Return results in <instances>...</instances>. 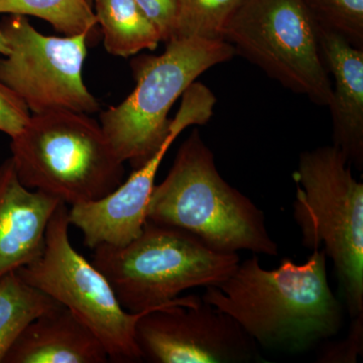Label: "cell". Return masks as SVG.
I'll list each match as a JSON object with an SVG mask.
<instances>
[{
  "label": "cell",
  "instance_id": "1",
  "mask_svg": "<svg viewBox=\"0 0 363 363\" xmlns=\"http://www.w3.org/2000/svg\"><path fill=\"white\" fill-rule=\"evenodd\" d=\"M326 259L320 248L303 264L285 257L277 269H266L253 255L225 281L206 286L202 300L233 317L257 344L305 352L337 335L343 324Z\"/></svg>",
  "mask_w": 363,
  "mask_h": 363
},
{
  "label": "cell",
  "instance_id": "2",
  "mask_svg": "<svg viewBox=\"0 0 363 363\" xmlns=\"http://www.w3.org/2000/svg\"><path fill=\"white\" fill-rule=\"evenodd\" d=\"M147 220L188 231L217 252L279 253L264 212L222 178L197 130L179 147L164 180L152 189Z\"/></svg>",
  "mask_w": 363,
  "mask_h": 363
},
{
  "label": "cell",
  "instance_id": "3",
  "mask_svg": "<svg viewBox=\"0 0 363 363\" xmlns=\"http://www.w3.org/2000/svg\"><path fill=\"white\" fill-rule=\"evenodd\" d=\"M11 140V157L21 183L68 206L104 198L124 181L125 162L90 114H32Z\"/></svg>",
  "mask_w": 363,
  "mask_h": 363
},
{
  "label": "cell",
  "instance_id": "4",
  "mask_svg": "<svg viewBox=\"0 0 363 363\" xmlns=\"http://www.w3.org/2000/svg\"><path fill=\"white\" fill-rule=\"evenodd\" d=\"M93 264L106 277L121 306L130 313L183 302L180 294L217 286L240 264L238 253L217 252L195 235L147 220L124 247L100 245Z\"/></svg>",
  "mask_w": 363,
  "mask_h": 363
},
{
  "label": "cell",
  "instance_id": "5",
  "mask_svg": "<svg viewBox=\"0 0 363 363\" xmlns=\"http://www.w3.org/2000/svg\"><path fill=\"white\" fill-rule=\"evenodd\" d=\"M294 219L303 247L333 262L351 319L363 314V184L335 145L302 152L294 173Z\"/></svg>",
  "mask_w": 363,
  "mask_h": 363
},
{
  "label": "cell",
  "instance_id": "6",
  "mask_svg": "<svg viewBox=\"0 0 363 363\" xmlns=\"http://www.w3.org/2000/svg\"><path fill=\"white\" fill-rule=\"evenodd\" d=\"M234 55L226 40L185 38L167 42L161 55L133 60L135 89L100 116L102 130L119 159L133 169L150 161L169 135L174 104L204 72Z\"/></svg>",
  "mask_w": 363,
  "mask_h": 363
},
{
  "label": "cell",
  "instance_id": "7",
  "mask_svg": "<svg viewBox=\"0 0 363 363\" xmlns=\"http://www.w3.org/2000/svg\"><path fill=\"white\" fill-rule=\"evenodd\" d=\"M69 227V207L61 203L48 225L42 255L18 269V274L76 315L104 344L109 359L143 362L136 324L143 315L157 309L126 311L106 277L73 247Z\"/></svg>",
  "mask_w": 363,
  "mask_h": 363
},
{
  "label": "cell",
  "instance_id": "8",
  "mask_svg": "<svg viewBox=\"0 0 363 363\" xmlns=\"http://www.w3.org/2000/svg\"><path fill=\"white\" fill-rule=\"evenodd\" d=\"M223 40L284 87L328 107L332 80L303 0H240Z\"/></svg>",
  "mask_w": 363,
  "mask_h": 363
},
{
  "label": "cell",
  "instance_id": "9",
  "mask_svg": "<svg viewBox=\"0 0 363 363\" xmlns=\"http://www.w3.org/2000/svg\"><path fill=\"white\" fill-rule=\"evenodd\" d=\"M9 52L0 59V81L32 114L73 111L93 114L100 104L85 85L87 35L52 37L35 30L23 16L0 23Z\"/></svg>",
  "mask_w": 363,
  "mask_h": 363
},
{
  "label": "cell",
  "instance_id": "10",
  "mask_svg": "<svg viewBox=\"0 0 363 363\" xmlns=\"http://www.w3.org/2000/svg\"><path fill=\"white\" fill-rule=\"evenodd\" d=\"M135 338L150 362L245 363L260 358L257 342L233 317L197 296L143 315Z\"/></svg>",
  "mask_w": 363,
  "mask_h": 363
},
{
  "label": "cell",
  "instance_id": "11",
  "mask_svg": "<svg viewBox=\"0 0 363 363\" xmlns=\"http://www.w3.org/2000/svg\"><path fill=\"white\" fill-rule=\"evenodd\" d=\"M215 97L206 87L193 84L182 95L180 108L171 119L169 135L154 157L104 198L72 205L70 225L77 227L86 247L100 245L121 247L143 233L147 221V206L157 171L169 147L186 128L204 125L213 116Z\"/></svg>",
  "mask_w": 363,
  "mask_h": 363
},
{
  "label": "cell",
  "instance_id": "12",
  "mask_svg": "<svg viewBox=\"0 0 363 363\" xmlns=\"http://www.w3.org/2000/svg\"><path fill=\"white\" fill-rule=\"evenodd\" d=\"M60 200L26 188L13 160L0 164V279L39 259Z\"/></svg>",
  "mask_w": 363,
  "mask_h": 363
},
{
  "label": "cell",
  "instance_id": "13",
  "mask_svg": "<svg viewBox=\"0 0 363 363\" xmlns=\"http://www.w3.org/2000/svg\"><path fill=\"white\" fill-rule=\"evenodd\" d=\"M320 51L333 77L328 107L333 126V145L350 166L363 168V50L317 26Z\"/></svg>",
  "mask_w": 363,
  "mask_h": 363
},
{
  "label": "cell",
  "instance_id": "14",
  "mask_svg": "<svg viewBox=\"0 0 363 363\" xmlns=\"http://www.w3.org/2000/svg\"><path fill=\"white\" fill-rule=\"evenodd\" d=\"M101 341L64 306L45 312L23 329L2 363H105Z\"/></svg>",
  "mask_w": 363,
  "mask_h": 363
},
{
  "label": "cell",
  "instance_id": "15",
  "mask_svg": "<svg viewBox=\"0 0 363 363\" xmlns=\"http://www.w3.org/2000/svg\"><path fill=\"white\" fill-rule=\"evenodd\" d=\"M94 6L109 54L130 58L145 50L155 51L162 42L159 30L135 0H94Z\"/></svg>",
  "mask_w": 363,
  "mask_h": 363
},
{
  "label": "cell",
  "instance_id": "16",
  "mask_svg": "<svg viewBox=\"0 0 363 363\" xmlns=\"http://www.w3.org/2000/svg\"><path fill=\"white\" fill-rule=\"evenodd\" d=\"M59 303L21 279L18 271L0 279V363L23 329Z\"/></svg>",
  "mask_w": 363,
  "mask_h": 363
},
{
  "label": "cell",
  "instance_id": "17",
  "mask_svg": "<svg viewBox=\"0 0 363 363\" xmlns=\"http://www.w3.org/2000/svg\"><path fill=\"white\" fill-rule=\"evenodd\" d=\"M0 13L35 16L63 35L89 37L98 25L87 0H0Z\"/></svg>",
  "mask_w": 363,
  "mask_h": 363
},
{
  "label": "cell",
  "instance_id": "18",
  "mask_svg": "<svg viewBox=\"0 0 363 363\" xmlns=\"http://www.w3.org/2000/svg\"><path fill=\"white\" fill-rule=\"evenodd\" d=\"M240 2V0H176L173 39L223 40L227 21Z\"/></svg>",
  "mask_w": 363,
  "mask_h": 363
},
{
  "label": "cell",
  "instance_id": "19",
  "mask_svg": "<svg viewBox=\"0 0 363 363\" xmlns=\"http://www.w3.org/2000/svg\"><path fill=\"white\" fill-rule=\"evenodd\" d=\"M317 26L363 50V0H303Z\"/></svg>",
  "mask_w": 363,
  "mask_h": 363
},
{
  "label": "cell",
  "instance_id": "20",
  "mask_svg": "<svg viewBox=\"0 0 363 363\" xmlns=\"http://www.w3.org/2000/svg\"><path fill=\"white\" fill-rule=\"evenodd\" d=\"M363 353V314L352 318L347 336L337 342L322 346L317 362L323 363H355Z\"/></svg>",
  "mask_w": 363,
  "mask_h": 363
},
{
  "label": "cell",
  "instance_id": "21",
  "mask_svg": "<svg viewBox=\"0 0 363 363\" xmlns=\"http://www.w3.org/2000/svg\"><path fill=\"white\" fill-rule=\"evenodd\" d=\"M30 116L23 100L0 81V131L13 138L23 130Z\"/></svg>",
  "mask_w": 363,
  "mask_h": 363
},
{
  "label": "cell",
  "instance_id": "22",
  "mask_svg": "<svg viewBox=\"0 0 363 363\" xmlns=\"http://www.w3.org/2000/svg\"><path fill=\"white\" fill-rule=\"evenodd\" d=\"M155 26L162 42L173 39L176 30V0H135Z\"/></svg>",
  "mask_w": 363,
  "mask_h": 363
},
{
  "label": "cell",
  "instance_id": "23",
  "mask_svg": "<svg viewBox=\"0 0 363 363\" xmlns=\"http://www.w3.org/2000/svg\"><path fill=\"white\" fill-rule=\"evenodd\" d=\"M9 52V44H7V40L6 37H4V33L0 30V56H6Z\"/></svg>",
  "mask_w": 363,
  "mask_h": 363
}]
</instances>
